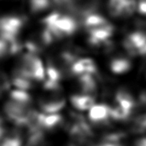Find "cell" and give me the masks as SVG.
Segmentation results:
<instances>
[{
  "label": "cell",
  "mask_w": 146,
  "mask_h": 146,
  "mask_svg": "<svg viewBox=\"0 0 146 146\" xmlns=\"http://www.w3.org/2000/svg\"><path fill=\"white\" fill-rule=\"evenodd\" d=\"M34 111L32 108V99L25 90H12L4 105L7 117L20 127H26Z\"/></svg>",
  "instance_id": "obj_1"
},
{
  "label": "cell",
  "mask_w": 146,
  "mask_h": 146,
  "mask_svg": "<svg viewBox=\"0 0 146 146\" xmlns=\"http://www.w3.org/2000/svg\"><path fill=\"white\" fill-rule=\"evenodd\" d=\"M83 24L92 45L106 43L113 34V24L98 13H92L83 18Z\"/></svg>",
  "instance_id": "obj_2"
},
{
  "label": "cell",
  "mask_w": 146,
  "mask_h": 146,
  "mask_svg": "<svg viewBox=\"0 0 146 146\" xmlns=\"http://www.w3.org/2000/svg\"><path fill=\"white\" fill-rule=\"evenodd\" d=\"M44 25L55 40L74 34L77 30L78 23L76 16L72 14L53 12L44 20Z\"/></svg>",
  "instance_id": "obj_3"
},
{
  "label": "cell",
  "mask_w": 146,
  "mask_h": 146,
  "mask_svg": "<svg viewBox=\"0 0 146 146\" xmlns=\"http://www.w3.org/2000/svg\"><path fill=\"white\" fill-rule=\"evenodd\" d=\"M39 108L42 113H57L65 105V99L60 91V85L45 83L44 92L38 100Z\"/></svg>",
  "instance_id": "obj_4"
},
{
  "label": "cell",
  "mask_w": 146,
  "mask_h": 146,
  "mask_svg": "<svg viewBox=\"0 0 146 146\" xmlns=\"http://www.w3.org/2000/svg\"><path fill=\"white\" fill-rule=\"evenodd\" d=\"M32 81H43L46 77L44 64L36 53L27 51L21 57L15 68Z\"/></svg>",
  "instance_id": "obj_5"
},
{
  "label": "cell",
  "mask_w": 146,
  "mask_h": 146,
  "mask_svg": "<svg viewBox=\"0 0 146 146\" xmlns=\"http://www.w3.org/2000/svg\"><path fill=\"white\" fill-rule=\"evenodd\" d=\"M124 46L132 55H146V33L135 31L125 38Z\"/></svg>",
  "instance_id": "obj_6"
},
{
  "label": "cell",
  "mask_w": 146,
  "mask_h": 146,
  "mask_svg": "<svg viewBox=\"0 0 146 146\" xmlns=\"http://www.w3.org/2000/svg\"><path fill=\"white\" fill-rule=\"evenodd\" d=\"M24 25V19L19 16H4L0 18V35L18 37Z\"/></svg>",
  "instance_id": "obj_7"
},
{
  "label": "cell",
  "mask_w": 146,
  "mask_h": 146,
  "mask_svg": "<svg viewBox=\"0 0 146 146\" xmlns=\"http://www.w3.org/2000/svg\"><path fill=\"white\" fill-rule=\"evenodd\" d=\"M137 8V0H109L108 10L113 17H127Z\"/></svg>",
  "instance_id": "obj_8"
},
{
  "label": "cell",
  "mask_w": 146,
  "mask_h": 146,
  "mask_svg": "<svg viewBox=\"0 0 146 146\" xmlns=\"http://www.w3.org/2000/svg\"><path fill=\"white\" fill-rule=\"evenodd\" d=\"M70 72L78 77L85 74H95L97 72V67L94 62L88 58L76 59L70 67Z\"/></svg>",
  "instance_id": "obj_9"
},
{
  "label": "cell",
  "mask_w": 146,
  "mask_h": 146,
  "mask_svg": "<svg viewBox=\"0 0 146 146\" xmlns=\"http://www.w3.org/2000/svg\"><path fill=\"white\" fill-rule=\"evenodd\" d=\"M21 49L18 37L0 35V60L16 54Z\"/></svg>",
  "instance_id": "obj_10"
},
{
  "label": "cell",
  "mask_w": 146,
  "mask_h": 146,
  "mask_svg": "<svg viewBox=\"0 0 146 146\" xmlns=\"http://www.w3.org/2000/svg\"><path fill=\"white\" fill-rule=\"evenodd\" d=\"M90 118L95 123H103L113 118L112 107L106 104H95L90 110Z\"/></svg>",
  "instance_id": "obj_11"
},
{
  "label": "cell",
  "mask_w": 146,
  "mask_h": 146,
  "mask_svg": "<svg viewBox=\"0 0 146 146\" xmlns=\"http://www.w3.org/2000/svg\"><path fill=\"white\" fill-rule=\"evenodd\" d=\"M71 102L74 108L78 111L90 110L96 104L93 95L87 93L74 94L71 97Z\"/></svg>",
  "instance_id": "obj_12"
},
{
  "label": "cell",
  "mask_w": 146,
  "mask_h": 146,
  "mask_svg": "<svg viewBox=\"0 0 146 146\" xmlns=\"http://www.w3.org/2000/svg\"><path fill=\"white\" fill-rule=\"evenodd\" d=\"M0 146H23L22 135L16 129H7L0 139Z\"/></svg>",
  "instance_id": "obj_13"
},
{
  "label": "cell",
  "mask_w": 146,
  "mask_h": 146,
  "mask_svg": "<svg viewBox=\"0 0 146 146\" xmlns=\"http://www.w3.org/2000/svg\"><path fill=\"white\" fill-rule=\"evenodd\" d=\"M131 67L130 60L125 57H115L110 62V69L116 74H122L129 72Z\"/></svg>",
  "instance_id": "obj_14"
},
{
  "label": "cell",
  "mask_w": 146,
  "mask_h": 146,
  "mask_svg": "<svg viewBox=\"0 0 146 146\" xmlns=\"http://www.w3.org/2000/svg\"><path fill=\"white\" fill-rule=\"evenodd\" d=\"M9 88V80L4 72L0 70V97L8 90Z\"/></svg>",
  "instance_id": "obj_15"
},
{
  "label": "cell",
  "mask_w": 146,
  "mask_h": 146,
  "mask_svg": "<svg viewBox=\"0 0 146 146\" xmlns=\"http://www.w3.org/2000/svg\"><path fill=\"white\" fill-rule=\"evenodd\" d=\"M137 9L141 15L146 16V0H137Z\"/></svg>",
  "instance_id": "obj_16"
},
{
  "label": "cell",
  "mask_w": 146,
  "mask_h": 146,
  "mask_svg": "<svg viewBox=\"0 0 146 146\" xmlns=\"http://www.w3.org/2000/svg\"><path fill=\"white\" fill-rule=\"evenodd\" d=\"M132 146H146V138H141L135 141Z\"/></svg>",
  "instance_id": "obj_17"
}]
</instances>
